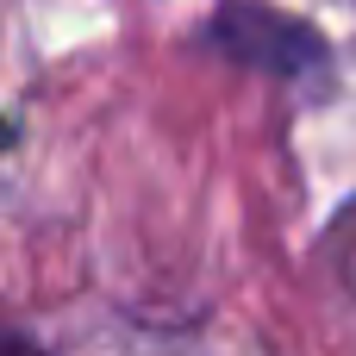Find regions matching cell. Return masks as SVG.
Masks as SVG:
<instances>
[{
	"mask_svg": "<svg viewBox=\"0 0 356 356\" xmlns=\"http://www.w3.org/2000/svg\"><path fill=\"white\" fill-rule=\"evenodd\" d=\"M207 44L219 56L244 63V69L288 75V81L325 69V56H332V44H325L319 25H307V19H294V13H282L269 0H232V6H219L213 25H207Z\"/></svg>",
	"mask_w": 356,
	"mask_h": 356,
	"instance_id": "6da1fadb",
	"label": "cell"
},
{
	"mask_svg": "<svg viewBox=\"0 0 356 356\" xmlns=\"http://www.w3.org/2000/svg\"><path fill=\"white\" fill-rule=\"evenodd\" d=\"M0 344H6V338H0Z\"/></svg>",
	"mask_w": 356,
	"mask_h": 356,
	"instance_id": "7a4b0ae2",
	"label": "cell"
}]
</instances>
